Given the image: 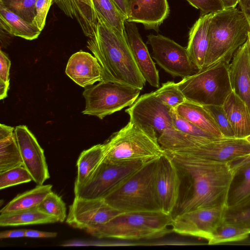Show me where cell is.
Here are the masks:
<instances>
[{
    "label": "cell",
    "instance_id": "cell-13",
    "mask_svg": "<svg viewBox=\"0 0 250 250\" xmlns=\"http://www.w3.org/2000/svg\"><path fill=\"white\" fill-rule=\"evenodd\" d=\"M171 108L153 92L141 95L125 111L129 121L154 131L158 138L165 131L173 128Z\"/></svg>",
    "mask_w": 250,
    "mask_h": 250
},
{
    "label": "cell",
    "instance_id": "cell-38",
    "mask_svg": "<svg viewBox=\"0 0 250 250\" xmlns=\"http://www.w3.org/2000/svg\"><path fill=\"white\" fill-rule=\"evenodd\" d=\"M204 106L214 120L222 135L225 137L235 138L222 105H204Z\"/></svg>",
    "mask_w": 250,
    "mask_h": 250
},
{
    "label": "cell",
    "instance_id": "cell-17",
    "mask_svg": "<svg viewBox=\"0 0 250 250\" xmlns=\"http://www.w3.org/2000/svg\"><path fill=\"white\" fill-rule=\"evenodd\" d=\"M126 21L142 24L147 30L158 32L169 14L167 0H126Z\"/></svg>",
    "mask_w": 250,
    "mask_h": 250
},
{
    "label": "cell",
    "instance_id": "cell-26",
    "mask_svg": "<svg viewBox=\"0 0 250 250\" xmlns=\"http://www.w3.org/2000/svg\"><path fill=\"white\" fill-rule=\"evenodd\" d=\"M14 131L13 127L0 125V172L23 166Z\"/></svg>",
    "mask_w": 250,
    "mask_h": 250
},
{
    "label": "cell",
    "instance_id": "cell-44",
    "mask_svg": "<svg viewBox=\"0 0 250 250\" xmlns=\"http://www.w3.org/2000/svg\"><path fill=\"white\" fill-rule=\"evenodd\" d=\"M25 229L2 231L0 232V239L20 238L25 237Z\"/></svg>",
    "mask_w": 250,
    "mask_h": 250
},
{
    "label": "cell",
    "instance_id": "cell-7",
    "mask_svg": "<svg viewBox=\"0 0 250 250\" xmlns=\"http://www.w3.org/2000/svg\"><path fill=\"white\" fill-rule=\"evenodd\" d=\"M229 62H216L177 83L186 100L204 105H222L232 91Z\"/></svg>",
    "mask_w": 250,
    "mask_h": 250
},
{
    "label": "cell",
    "instance_id": "cell-42",
    "mask_svg": "<svg viewBox=\"0 0 250 250\" xmlns=\"http://www.w3.org/2000/svg\"><path fill=\"white\" fill-rule=\"evenodd\" d=\"M0 80L9 83V70L11 62L1 50L0 51Z\"/></svg>",
    "mask_w": 250,
    "mask_h": 250
},
{
    "label": "cell",
    "instance_id": "cell-32",
    "mask_svg": "<svg viewBox=\"0 0 250 250\" xmlns=\"http://www.w3.org/2000/svg\"><path fill=\"white\" fill-rule=\"evenodd\" d=\"M250 235V229L224 221L208 242L209 245L240 241Z\"/></svg>",
    "mask_w": 250,
    "mask_h": 250
},
{
    "label": "cell",
    "instance_id": "cell-9",
    "mask_svg": "<svg viewBox=\"0 0 250 250\" xmlns=\"http://www.w3.org/2000/svg\"><path fill=\"white\" fill-rule=\"evenodd\" d=\"M167 153L190 154L214 160L229 162L250 153L245 138L193 137L182 148Z\"/></svg>",
    "mask_w": 250,
    "mask_h": 250
},
{
    "label": "cell",
    "instance_id": "cell-19",
    "mask_svg": "<svg viewBox=\"0 0 250 250\" xmlns=\"http://www.w3.org/2000/svg\"><path fill=\"white\" fill-rule=\"evenodd\" d=\"M232 91L248 106L250 112V41L249 38L234 54L229 64Z\"/></svg>",
    "mask_w": 250,
    "mask_h": 250
},
{
    "label": "cell",
    "instance_id": "cell-11",
    "mask_svg": "<svg viewBox=\"0 0 250 250\" xmlns=\"http://www.w3.org/2000/svg\"><path fill=\"white\" fill-rule=\"evenodd\" d=\"M228 206L225 205L198 208L174 217L172 232L179 234L210 239L224 222Z\"/></svg>",
    "mask_w": 250,
    "mask_h": 250
},
{
    "label": "cell",
    "instance_id": "cell-3",
    "mask_svg": "<svg viewBox=\"0 0 250 250\" xmlns=\"http://www.w3.org/2000/svg\"><path fill=\"white\" fill-rule=\"evenodd\" d=\"M172 219L171 214L162 211L125 212L85 231L98 238L152 239L172 232Z\"/></svg>",
    "mask_w": 250,
    "mask_h": 250
},
{
    "label": "cell",
    "instance_id": "cell-23",
    "mask_svg": "<svg viewBox=\"0 0 250 250\" xmlns=\"http://www.w3.org/2000/svg\"><path fill=\"white\" fill-rule=\"evenodd\" d=\"M236 138L250 135V112L246 103L233 91L222 104Z\"/></svg>",
    "mask_w": 250,
    "mask_h": 250
},
{
    "label": "cell",
    "instance_id": "cell-2",
    "mask_svg": "<svg viewBox=\"0 0 250 250\" xmlns=\"http://www.w3.org/2000/svg\"><path fill=\"white\" fill-rule=\"evenodd\" d=\"M98 20L95 33L88 38L87 47L101 65L103 81L142 90L146 81L137 66L126 39L101 18Z\"/></svg>",
    "mask_w": 250,
    "mask_h": 250
},
{
    "label": "cell",
    "instance_id": "cell-47",
    "mask_svg": "<svg viewBox=\"0 0 250 250\" xmlns=\"http://www.w3.org/2000/svg\"><path fill=\"white\" fill-rule=\"evenodd\" d=\"M239 4L240 9L250 17V0H240Z\"/></svg>",
    "mask_w": 250,
    "mask_h": 250
},
{
    "label": "cell",
    "instance_id": "cell-6",
    "mask_svg": "<svg viewBox=\"0 0 250 250\" xmlns=\"http://www.w3.org/2000/svg\"><path fill=\"white\" fill-rule=\"evenodd\" d=\"M158 159L144 164L108 194L104 198L106 203L121 212L162 211L155 185Z\"/></svg>",
    "mask_w": 250,
    "mask_h": 250
},
{
    "label": "cell",
    "instance_id": "cell-25",
    "mask_svg": "<svg viewBox=\"0 0 250 250\" xmlns=\"http://www.w3.org/2000/svg\"><path fill=\"white\" fill-rule=\"evenodd\" d=\"M104 156V144L96 145L81 152L77 162V174L74 191L85 185L91 179L103 162Z\"/></svg>",
    "mask_w": 250,
    "mask_h": 250
},
{
    "label": "cell",
    "instance_id": "cell-5",
    "mask_svg": "<svg viewBox=\"0 0 250 250\" xmlns=\"http://www.w3.org/2000/svg\"><path fill=\"white\" fill-rule=\"evenodd\" d=\"M158 139L154 131L129 121L103 144V162L112 164L146 163L158 159L165 152Z\"/></svg>",
    "mask_w": 250,
    "mask_h": 250
},
{
    "label": "cell",
    "instance_id": "cell-37",
    "mask_svg": "<svg viewBox=\"0 0 250 250\" xmlns=\"http://www.w3.org/2000/svg\"><path fill=\"white\" fill-rule=\"evenodd\" d=\"M171 115L173 128L181 132L196 137L208 138H218L213 136L185 119L180 116L173 108L171 109Z\"/></svg>",
    "mask_w": 250,
    "mask_h": 250
},
{
    "label": "cell",
    "instance_id": "cell-4",
    "mask_svg": "<svg viewBox=\"0 0 250 250\" xmlns=\"http://www.w3.org/2000/svg\"><path fill=\"white\" fill-rule=\"evenodd\" d=\"M250 34V17L240 8L224 9L212 13L209 26V47L204 67L222 60L230 62Z\"/></svg>",
    "mask_w": 250,
    "mask_h": 250
},
{
    "label": "cell",
    "instance_id": "cell-50",
    "mask_svg": "<svg viewBox=\"0 0 250 250\" xmlns=\"http://www.w3.org/2000/svg\"><path fill=\"white\" fill-rule=\"evenodd\" d=\"M249 39H250V34L249 35Z\"/></svg>",
    "mask_w": 250,
    "mask_h": 250
},
{
    "label": "cell",
    "instance_id": "cell-30",
    "mask_svg": "<svg viewBox=\"0 0 250 250\" xmlns=\"http://www.w3.org/2000/svg\"><path fill=\"white\" fill-rule=\"evenodd\" d=\"M97 18H101L114 31L126 39L125 17L122 14L113 0H92Z\"/></svg>",
    "mask_w": 250,
    "mask_h": 250
},
{
    "label": "cell",
    "instance_id": "cell-40",
    "mask_svg": "<svg viewBox=\"0 0 250 250\" xmlns=\"http://www.w3.org/2000/svg\"><path fill=\"white\" fill-rule=\"evenodd\" d=\"M225 221L250 229V206L234 211H227Z\"/></svg>",
    "mask_w": 250,
    "mask_h": 250
},
{
    "label": "cell",
    "instance_id": "cell-31",
    "mask_svg": "<svg viewBox=\"0 0 250 250\" xmlns=\"http://www.w3.org/2000/svg\"><path fill=\"white\" fill-rule=\"evenodd\" d=\"M237 173L243 174L242 180L229 193L228 211L238 210L250 206V164L241 167Z\"/></svg>",
    "mask_w": 250,
    "mask_h": 250
},
{
    "label": "cell",
    "instance_id": "cell-41",
    "mask_svg": "<svg viewBox=\"0 0 250 250\" xmlns=\"http://www.w3.org/2000/svg\"><path fill=\"white\" fill-rule=\"evenodd\" d=\"M53 0H37L36 15L33 23L42 31L45 24L47 15Z\"/></svg>",
    "mask_w": 250,
    "mask_h": 250
},
{
    "label": "cell",
    "instance_id": "cell-49",
    "mask_svg": "<svg viewBox=\"0 0 250 250\" xmlns=\"http://www.w3.org/2000/svg\"><path fill=\"white\" fill-rule=\"evenodd\" d=\"M245 139L250 144V135L245 138Z\"/></svg>",
    "mask_w": 250,
    "mask_h": 250
},
{
    "label": "cell",
    "instance_id": "cell-16",
    "mask_svg": "<svg viewBox=\"0 0 250 250\" xmlns=\"http://www.w3.org/2000/svg\"><path fill=\"white\" fill-rule=\"evenodd\" d=\"M155 185L161 211L171 214L178 200L180 179L175 164L165 151L158 159Z\"/></svg>",
    "mask_w": 250,
    "mask_h": 250
},
{
    "label": "cell",
    "instance_id": "cell-35",
    "mask_svg": "<svg viewBox=\"0 0 250 250\" xmlns=\"http://www.w3.org/2000/svg\"><path fill=\"white\" fill-rule=\"evenodd\" d=\"M43 212L56 217L59 222H63L66 218L65 204L61 197L51 191L38 206Z\"/></svg>",
    "mask_w": 250,
    "mask_h": 250
},
{
    "label": "cell",
    "instance_id": "cell-45",
    "mask_svg": "<svg viewBox=\"0 0 250 250\" xmlns=\"http://www.w3.org/2000/svg\"><path fill=\"white\" fill-rule=\"evenodd\" d=\"M116 5L122 14L127 19V9L126 0H113Z\"/></svg>",
    "mask_w": 250,
    "mask_h": 250
},
{
    "label": "cell",
    "instance_id": "cell-18",
    "mask_svg": "<svg viewBox=\"0 0 250 250\" xmlns=\"http://www.w3.org/2000/svg\"><path fill=\"white\" fill-rule=\"evenodd\" d=\"M125 37L133 58L143 77L152 86L160 87L159 72L136 23L125 21Z\"/></svg>",
    "mask_w": 250,
    "mask_h": 250
},
{
    "label": "cell",
    "instance_id": "cell-20",
    "mask_svg": "<svg viewBox=\"0 0 250 250\" xmlns=\"http://www.w3.org/2000/svg\"><path fill=\"white\" fill-rule=\"evenodd\" d=\"M65 73L83 87L103 80L102 69L97 59L91 54L83 51L77 52L70 57Z\"/></svg>",
    "mask_w": 250,
    "mask_h": 250
},
{
    "label": "cell",
    "instance_id": "cell-15",
    "mask_svg": "<svg viewBox=\"0 0 250 250\" xmlns=\"http://www.w3.org/2000/svg\"><path fill=\"white\" fill-rule=\"evenodd\" d=\"M14 132L23 166L37 185H43L50 177L43 150L26 126H17Z\"/></svg>",
    "mask_w": 250,
    "mask_h": 250
},
{
    "label": "cell",
    "instance_id": "cell-43",
    "mask_svg": "<svg viewBox=\"0 0 250 250\" xmlns=\"http://www.w3.org/2000/svg\"><path fill=\"white\" fill-rule=\"evenodd\" d=\"M57 235V232L42 231L37 230L26 229L25 237L31 238H54Z\"/></svg>",
    "mask_w": 250,
    "mask_h": 250
},
{
    "label": "cell",
    "instance_id": "cell-22",
    "mask_svg": "<svg viewBox=\"0 0 250 250\" xmlns=\"http://www.w3.org/2000/svg\"><path fill=\"white\" fill-rule=\"evenodd\" d=\"M53 2L66 16L76 21L86 37L93 35L98 20L92 0H53Z\"/></svg>",
    "mask_w": 250,
    "mask_h": 250
},
{
    "label": "cell",
    "instance_id": "cell-1",
    "mask_svg": "<svg viewBox=\"0 0 250 250\" xmlns=\"http://www.w3.org/2000/svg\"><path fill=\"white\" fill-rule=\"evenodd\" d=\"M166 153L175 164L180 179L179 198L171 214L172 218L198 208L228 206L235 177L228 162L190 154Z\"/></svg>",
    "mask_w": 250,
    "mask_h": 250
},
{
    "label": "cell",
    "instance_id": "cell-36",
    "mask_svg": "<svg viewBox=\"0 0 250 250\" xmlns=\"http://www.w3.org/2000/svg\"><path fill=\"white\" fill-rule=\"evenodd\" d=\"M32 180L31 175L23 166L16 167L0 172V189L28 183Z\"/></svg>",
    "mask_w": 250,
    "mask_h": 250
},
{
    "label": "cell",
    "instance_id": "cell-10",
    "mask_svg": "<svg viewBox=\"0 0 250 250\" xmlns=\"http://www.w3.org/2000/svg\"><path fill=\"white\" fill-rule=\"evenodd\" d=\"M145 163L135 162L112 164L103 162L91 179L74 191L75 197L84 199L104 198Z\"/></svg>",
    "mask_w": 250,
    "mask_h": 250
},
{
    "label": "cell",
    "instance_id": "cell-24",
    "mask_svg": "<svg viewBox=\"0 0 250 250\" xmlns=\"http://www.w3.org/2000/svg\"><path fill=\"white\" fill-rule=\"evenodd\" d=\"M174 109L180 116L213 136L224 137L204 105L186 100Z\"/></svg>",
    "mask_w": 250,
    "mask_h": 250
},
{
    "label": "cell",
    "instance_id": "cell-14",
    "mask_svg": "<svg viewBox=\"0 0 250 250\" xmlns=\"http://www.w3.org/2000/svg\"><path fill=\"white\" fill-rule=\"evenodd\" d=\"M120 213L106 203L104 198L75 197L69 207L66 223L74 228L85 230L108 222Z\"/></svg>",
    "mask_w": 250,
    "mask_h": 250
},
{
    "label": "cell",
    "instance_id": "cell-39",
    "mask_svg": "<svg viewBox=\"0 0 250 250\" xmlns=\"http://www.w3.org/2000/svg\"><path fill=\"white\" fill-rule=\"evenodd\" d=\"M190 5L200 10L201 15L213 13L225 9L221 0H186Z\"/></svg>",
    "mask_w": 250,
    "mask_h": 250
},
{
    "label": "cell",
    "instance_id": "cell-8",
    "mask_svg": "<svg viewBox=\"0 0 250 250\" xmlns=\"http://www.w3.org/2000/svg\"><path fill=\"white\" fill-rule=\"evenodd\" d=\"M141 90L120 84L101 81L86 87L83 92L85 105L82 113L103 119L131 105Z\"/></svg>",
    "mask_w": 250,
    "mask_h": 250
},
{
    "label": "cell",
    "instance_id": "cell-27",
    "mask_svg": "<svg viewBox=\"0 0 250 250\" xmlns=\"http://www.w3.org/2000/svg\"><path fill=\"white\" fill-rule=\"evenodd\" d=\"M0 25L1 29L7 33L29 41L38 38L42 32L33 23L23 20L1 5Z\"/></svg>",
    "mask_w": 250,
    "mask_h": 250
},
{
    "label": "cell",
    "instance_id": "cell-21",
    "mask_svg": "<svg viewBox=\"0 0 250 250\" xmlns=\"http://www.w3.org/2000/svg\"><path fill=\"white\" fill-rule=\"evenodd\" d=\"M212 14L201 15L189 32L187 52L198 70L205 65L209 47V26Z\"/></svg>",
    "mask_w": 250,
    "mask_h": 250
},
{
    "label": "cell",
    "instance_id": "cell-29",
    "mask_svg": "<svg viewBox=\"0 0 250 250\" xmlns=\"http://www.w3.org/2000/svg\"><path fill=\"white\" fill-rule=\"evenodd\" d=\"M52 185H37L35 188L18 194L0 210L6 213L38 207L52 191Z\"/></svg>",
    "mask_w": 250,
    "mask_h": 250
},
{
    "label": "cell",
    "instance_id": "cell-34",
    "mask_svg": "<svg viewBox=\"0 0 250 250\" xmlns=\"http://www.w3.org/2000/svg\"><path fill=\"white\" fill-rule=\"evenodd\" d=\"M37 0H0L1 5L23 20L33 23Z\"/></svg>",
    "mask_w": 250,
    "mask_h": 250
},
{
    "label": "cell",
    "instance_id": "cell-28",
    "mask_svg": "<svg viewBox=\"0 0 250 250\" xmlns=\"http://www.w3.org/2000/svg\"><path fill=\"white\" fill-rule=\"evenodd\" d=\"M59 222L54 216L47 214L38 207L0 215V226H18L54 223Z\"/></svg>",
    "mask_w": 250,
    "mask_h": 250
},
{
    "label": "cell",
    "instance_id": "cell-12",
    "mask_svg": "<svg viewBox=\"0 0 250 250\" xmlns=\"http://www.w3.org/2000/svg\"><path fill=\"white\" fill-rule=\"evenodd\" d=\"M147 37L152 58L172 76L185 78L199 71L189 59L187 47L162 35L151 34Z\"/></svg>",
    "mask_w": 250,
    "mask_h": 250
},
{
    "label": "cell",
    "instance_id": "cell-48",
    "mask_svg": "<svg viewBox=\"0 0 250 250\" xmlns=\"http://www.w3.org/2000/svg\"><path fill=\"white\" fill-rule=\"evenodd\" d=\"M225 9L236 7L240 0H221Z\"/></svg>",
    "mask_w": 250,
    "mask_h": 250
},
{
    "label": "cell",
    "instance_id": "cell-33",
    "mask_svg": "<svg viewBox=\"0 0 250 250\" xmlns=\"http://www.w3.org/2000/svg\"><path fill=\"white\" fill-rule=\"evenodd\" d=\"M154 93L161 102L171 108H174L186 101L177 83L173 82L164 83Z\"/></svg>",
    "mask_w": 250,
    "mask_h": 250
},
{
    "label": "cell",
    "instance_id": "cell-46",
    "mask_svg": "<svg viewBox=\"0 0 250 250\" xmlns=\"http://www.w3.org/2000/svg\"><path fill=\"white\" fill-rule=\"evenodd\" d=\"M9 83L0 80V99L2 100L7 96Z\"/></svg>",
    "mask_w": 250,
    "mask_h": 250
}]
</instances>
